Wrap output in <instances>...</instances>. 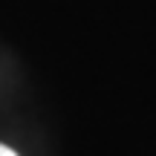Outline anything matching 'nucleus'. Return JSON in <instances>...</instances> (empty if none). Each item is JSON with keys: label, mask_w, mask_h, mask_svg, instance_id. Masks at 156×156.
<instances>
[{"label": "nucleus", "mask_w": 156, "mask_h": 156, "mask_svg": "<svg viewBox=\"0 0 156 156\" xmlns=\"http://www.w3.org/2000/svg\"><path fill=\"white\" fill-rule=\"evenodd\" d=\"M0 156H17L12 147H6V145H0Z\"/></svg>", "instance_id": "obj_1"}]
</instances>
